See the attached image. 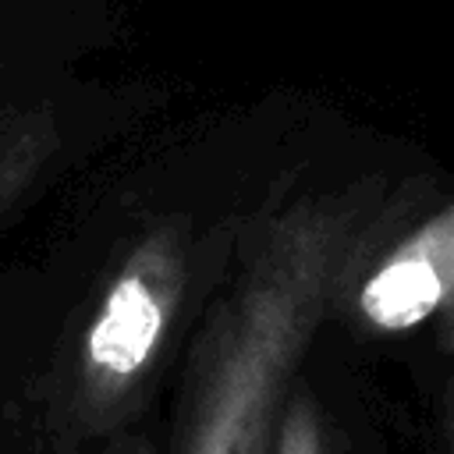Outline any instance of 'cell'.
<instances>
[{"label":"cell","mask_w":454,"mask_h":454,"mask_svg":"<svg viewBox=\"0 0 454 454\" xmlns=\"http://www.w3.org/2000/svg\"><path fill=\"white\" fill-rule=\"evenodd\" d=\"M450 287V220H436L362 287V316L380 330H408L429 319Z\"/></svg>","instance_id":"1"},{"label":"cell","mask_w":454,"mask_h":454,"mask_svg":"<svg viewBox=\"0 0 454 454\" xmlns=\"http://www.w3.org/2000/svg\"><path fill=\"white\" fill-rule=\"evenodd\" d=\"M270 454H326V433L309 390H294L284 401Z\"/></svg>","instance_id":"2"},{"label":"cell","mask_w":454,"mask_h":454,"mask_svg":"<svg viewBox=\"0 0 454 454\" xmlns=\"http://www.w3.org/2000/svg\"><path fill=\"white\" fill-rule=\"evenodd\" d=\"M103 454H153V447H149L142 436H131V433H114Z\"/></svg>","instance_id":"3"}]
</instances>
